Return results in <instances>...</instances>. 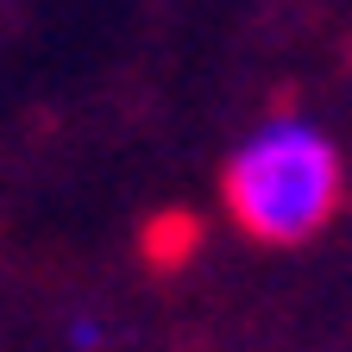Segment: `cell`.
I'll return each instance as SVG.
<instances>
[{
    "label": "cell",
    "instance_id": "cell-1",
    "mask_svg": "<svg viewBox=\"0 0 352 352\" xmlns=\"http://www.w3.org/2000/svg\"><path fill=\"white\" fill-rule=\"evenodd\" d=\"M346 189L340 151L308 120H264L227 164V208L264 245H296L321 233Z\"/></svg>",
    "mask_w": 352,
    "mask_h": 352
},
{
    "label": "cell",
    "instance_id": "cell-2",
    "mask_svg": "<svg viewBox=\"0 0 352 352\" xmlns=\"http://www.w3.org/2000/svg\"><path fill=\"white\" fill-rule=\"evenodd\" d=\"M69 340H76L82 352H95V346H101V321H88V315H76V321H69Z\"/></svg>",
    "mask_w": 352,
    "mask_h": 352
}]
</instances>
